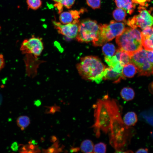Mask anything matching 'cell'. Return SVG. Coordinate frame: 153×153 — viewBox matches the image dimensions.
I'll list each match as a JSON object with an SVG mask.
<instances>
[{
  "instance_id": "obj_18",
  "label": "cell",
  "mask_w": 153,
  "mask_h": 153,
  "mask_svg": "<svg viewBox=\"0 0 153 153\" xmlns=\"http://www.w3.org/2000/svg\"><path fill=\"white\" fill-rule=\"evenodd\" d=\"M94 146V143L91 140L86 139L81 143L80 149L83 153H93Z\"/></svg>"
},
{
  "instance_id": "obj_9",
  "label": "cell",
  "mask_w": 153,
  "mask_h": 153,
  "mask_svg": "<svg viewBox=\"0 0 153 153\" xmlns=\"http://www.w3.org/2000/svg\"><path fill=\"white\" fill-rule=\"evenodd\" d=\"M79 23L64 24L55 21L53 24L58 33L70 39L75 38L77 35Z\"/></svg>"
},
{
  "instance_id": "obj_14",
  "label": "cell",
  "mask_w": 153,
  "mask_h": 153,
  "mask_svg": "<svg viewBox=\"0 0 153 153\" xmlns=\"http://www.w3.org/2000/svg\"><path fill=\"white\" fill-rule=\"evenodd\" d=\"M114 55L123 66L131 62V56L120 48L116 50Z\"/></svg>"
},
{
  "instance_id": "obj_26",
  "label": "cell",
  "mask_w": 153,
  "mask_h": 153,
  "mask_svg": "<svg viewBox=\"0 0 153 153\" xmlns=\"http://www.w3.org/2000/svg\"><path fill=\"white\" fill-rule=\"evenodd\" d=\"M106 144L100 142L94 145L93 153H106Z\"/></svg>"
},
{
  "instance_id": "obj_39",
  "label": "cell",
  "mask_w": 153,
  "mask_h": 153,
  "mask_svg": "<svg viewBox=\"0 0 153 153\" xmlns=\"http://www.w3.org/2000/svg\"></svg>"
},
{
  "instance_id": "obj_4",
  "label": "cell",
  "mask_w": 153,
  "mask_h": 153,
  "mask_svg": "<svg viewBox=\"0 0 153 153\" xmlns=\"http://www.w3.org/2000/svg\"><path fill=\"white\" fill-rule=\"evenodd\" d=\"M131 62L136 67L139 76L153 75V50L142 48L131 56Z\"/></svg>"
},
{
  "instance_id": "obj_35",
  "label": "cell",
  "mask_w": 153,
  "mask_h": 153,
  "mask_svg": "<svg viewBox=\"0 0 153 153\" xmlns=\"http://www.w3.org/2000/svg\"><path fill=\"white\" fill-rule=\"evenodd\" d=\"M34 105L37 107H39L41 105V101L39 99L37 100L34 101Z\"/></svg>"
},
{
  "instance_id": "obj_27",
  "label": "cell",
  "mask_w": 153,
  "mask_h": 153,
  "mask_svg": "<svg viewBox=\"0 0 153 153\" xmlns=\"http://www.w3.org/2000/svg\"><path fill=\"white\" fill-rule=\"evenodd\" d=\"M24 152L31 153H39L41 152V150L38 147V146L29 144L23 148Z\"/></svg>"
},
{
  "instance_id": "obj_5",
  "label": "cell",
  "mask_w": 153,
  "mask_h": 153,
  "mask_svg": "<svg viewBox=\"0 0 153 153\" xmlns=\"http://www.w3.org/2000/svg\"><path fill=\"white\" fill-rule=\"evenodd\" d=\"M124 23L112 20L109 24H99V31L97 40L93 43L95 46H101L121 34L125 28Z\"/></svg>"
},
{
  "instance_id": "obj_32",
  "label": "cell",
  "mask_w": 153,
  "mask_h": 153,
  "mask_svg": "<svg viewBox=\"0 0 153 153\" xmlns=\"http://www.w3.org/2000/svg\"><path fill=\"white\" fill-rule=\"evenodd\" d=\"M5 61L3 55L0 54V71L4 67Z\"/></svg>"
},
{
  "instance_id": "obj_3",
  "label": "cell",
  "mask_w": 153,
  "mask_h": 153,
  "mask_svg": "<svg viewBox=\"0 0 153 153\" xmlns=\"http://www.w3.org/2000/svg\"><path fill=\"white\" fill-rule=\"evenodd\" d=\"M141 31L137 28H125L123 32L116 37V41L119 48L131 56L143 48Z\"/></svg>"
},
{
  "instance_id": "obj_22",
  "label": "cell",
  "mask_w": 153,
  "mask_h": 153,
  "mask_svg": "<svg viewBox=\"0 0 153 153\" xmlns=\"http://www.w3.org/2000/svg\"><path fill=\"white\" fill-rule=\"evenodd\" d=\"M64 147H59V141L57 140L50 147L46 149H43L42 151L44 153H58L62 151Z\"/></svg>"
},
{
  "instance_id": "obj_1",
  "label": "cell",
  "mask_w": 153,
  "mask_h": 153,
  "mask_svg": "<svg viewBox=\"0 0 153 153\" xmlns=\"http://www.w3.org/2000/svg\"><path fill=\"white\" fill-rule=\"evenodd\" d=\"M119 107L116 100L111 99L108 95L98 99L93 105L94 123L92 127L97 137H99L101 130L106 134L109 133L113 116Z\"/></svg>"
},
{
  "instance_id": "obj_29",
  "label": "cell",
  "mask_w": 153,
  "mask_h": 153,
  "mask_svg": "<svg viewBox=\"0 0 153 153\" xmlns=\"http://www.w3.org/2000/svg\"><path fill=\"white\" fill-rule=\"evenodd\" d=\"M87 5L94 9L100 8L101 4V0H86Z\"/></svg>"
},
{
  "instance_id": "obj_6",
  "label": "cell",
  "mask_w": 153,
  "mask_h": 153,
  "mask_svg": "<svg viewBox=\"0 0 153 153\" xmlns=\"http://www.w3.org/2000/svg\"><path fill=\"white\" fill-rule=\"evenodd\" d=\"M99 31V24L95 20L89 19L80 22L76 39L78 42L93 43L97 40Z\"/></svg>"
},
{
  "instance_id": "obj_23",
  "label": "cell",
  "mask_w": 153,
  "mask_h": 153,
  "mask_svg": "<svg viewBox=\"0 0 153 153\" xmlns=\"http://www.w3.org/2000/svg\"><path fill=\"white\" fill-rule=\"evenodd\" d=\"M17 123L18 126L23 130L29 126L30 123V120L28 116H22L18 118Z\"/></svg>"
},
{
  "instance_id": "obj_34",
  "label": "cell",
  "mask_w": 153,
  "mask_h": 153,
  "mask_svg": "<svg viewBox=\"0 0 153 153\" xmlns=\"http://www.w3.org/2000/svg\"><path fill=\"white\" fill-rule=\"evenodd\" d=\"M80 148L78 147H71L70 148V151L71 152H78L80 150Z\"/></svg>"
},
{
  "instance_id": "obj_21",
  "label": "cell",
  "mask_w": 153,
  "mask_h": 153,
  "mask_svg": "<svg viewBox=\"0 0 153 153\" xmlns=\"http://www.w3.org/2000/svg\"><path fill=\"white\" fill-rule=\"evenodd\" d=\"M102 50L105 56H112L114 55L116 52L114 45L110 43L104 44L102 47Z\"/></svg>"
},
{
  "instance_id": "obj_19",
  "label": "cell",
  "mask_w": 153,
  "mask_h": 153,
  "mask_svg": "<svg viewBox=\"0 0 153 153\" xmlns=\"http://www.w3.org/2000/svg\"><path fill=\"white\" fill-rule=\"evenodd\" d=\"M141 38L144 49L147 50H153V33L148 36H141Z\"/></svg>"
},
{
  "instance_id": "obj_8",
  "label": "cell",
  "mask_w": 153,
  "mask_h": 153,
  "mask_svg": "<svg viewBox=\"0 0 153 153\" xmlns=\"http://www.w3.org/2000/svg\"><path fill=\"white\" fill-rule=\"evenodd\" d=\"M44 49L42 39L33 37L24 40L21 44L20 50L23 54H30L37 58L40 55Z\"/></svg>"
},
{
  "instance_id": "obj_16",
  "label": "cell",
  "mask_w": 153,
  "mask_h": 153,
  "mask_svg": "<svg viewBox=\"0 0 153 153\" xmlns=\"http://www.w3.org/2000/svg\"><path fill=\"white\" fill-rule=\"evenodd\" d=\"M55 4L54 6L58 9L59 13L63 10V7L67 8H71L74 5L75 0H52Z\"/></svg>"
},
{
  "instance_id": "obj_36",
  "label": "cell",
  "mask_w": 153,
  "mask_h": 153,
  "mask_svg": "<svg viewBox=\"0 0 153 153\" xmlns=\"http://www.w3.org/2000/svg\"><path fill=\"white\" fill-rule=\"evenodd\" d=\"M51 141L54 143L57 141V138L56 137L54 136H52L51 139Z\"/></svg>"
},
{
  "instance_id": "obj_7",
  "label": "cell",
  "mask_w": 153,
  "mask_h": 153,
  "mask_svg": "<svg viewBox=\"0 0 153 153\" xmlns=\"http://www.w3.org/2000/svg\"><path fill=\"white\" fill-rule=\"evenodd\" d=\"M139 14L129 18L126 23L131 27L143 29L153 25V15L152 10H147L145 6L139 5L138 7Z\"/></svg>"
},
{
  "instance_id": "obj_37",
  "label": "cell",
  "mask_w": 153,
  "mask_h": 153,
  "mask_svg": "<svg viewBox=\"0 0 153 153\" xmlns=\"http://www.w3.org/2000/svg\"><path fill=\"white\" fill-rule=\"evenodd\" d=\"M29 143L34 145H37V142L34 140H32L31 141L29 142Z\"/></svg>"
},
{
  "instance_id": "obj_25",
  "label": "cell",
  "mask_w": 153,
  "mask_h": 153,
  "mask_svg": "<svg viewBox=\"0 0 153 153\" xmlns=\"http://www.w3.org/2000/svg\"><path fill=\"white\" fill-rule=\"evenodd\" d=\"M105 60L109 67L112 68L120 62L115 55L111 57L105 56Z\"/></svg>"
},
{
  "instance_id": "obj_30",
  "label": "cell",
  "mask_w": 153,
  "mask_h": 153,
  "mask_svg": "<svg viewBox=\"0 0 153 153\" xmlns=\"http://www.w3.org/2000/svg\"><path fill=\"white\" fill-rule=\"evenodd\" d=\"M153 33V25L147 27L141 31V36L146 37L149 36Z\"/></svg>"
},
{
  "instance_id": "obj_11",
  "label": "cell",
  "mask_w": 153,
  "mask_h": 153,
  "mask_svg": "<svg viewBox=\"0 0 153 153\" xmlns=\"http://www.w3.org/2000/svg\"><path fill=\"white\" fill-rule=\"evenodd\" d=\"M124 78L122 74L113 71L110 67L106 68L103 77V79L109 80L113 81L114 83H117L120 82L121 79Z\"/></svg>"
},
{
  "instance_id": "obj_28",
  "label": "cell",
  "mask_w": 153,
  "mask_h": 153,
  "mask_svg": "<svg viewBox=\"0 0 153 153\" xmlns=\"http://www.w3.org/2000/svg\"><path fill=\"white\" fill-rule=\"evenodd\" d=\"M46 108L45 113L47 114H54L57 112H60V107L56 104L51 106H45Z\"/></svg>"
},
{
  "instance_id": "obj_31",
  "label": "cell",
  "mask_w": 153,
  "mask_h": 153,
  "mask_svg": "<svg viewBox=\"0 0 153 153\" xmlns=\"http://www.w3.org/2000/svg\"><path fill=\"white\" fill-rule=\"evenodd\" d=\"M133 3L135 4H138L139 5L146 6H147V2L150 0H131Z\"/></svg>"
},
{
  "instance_id": "obj_15",
  "label": "cell",
  "mask_w": 153,
  "mask_h": 153,
  "mask_svg": "<svg viewBox=\"0 0 153 153\" xmlns=\"http://www.w3.org/2000/svg\"><path fill=\"white\" fill-rule=\"evenodd\" d=\"M123 120L126 126L129 127L133 126L135 125L137 122V116L134 112H128L124 115Z\"/></svg>"
},
{
  "instance_id": "obj_17",
  "label": "cell",
  "mask_w": 153,
  "mask_h": 153,
  "mask_svg": "<svg viewBox=\"0 0 153 153\" xmlns=\"http://www.w3.org/2000/svg\"><path fill=\"white\" fill-rule=\"evenodd\" d=\"M120 95L124 100L129 101L132 100L135 95V92L132 88L130 87H124L121 90Z\"/></svg>"
},
{
  "instance_id": "obj_2",
  "label": "cell",
  "mask_w": 153,
  "mask_h": 153,
  "mask_svg": "<svg viewBox=\"0 0 153 153\" xmlns=\"http://www.w3.org/2000/svg\"><path fill=\"white\" fill-rule=\"evenodd\" d=\"M76 67L82 78L97 83H100L103 79L106 68L99 58L93 56L82 58Z\"/></svg>"
},
{
  "instance_id": "obj_38",
  "label": "cell",
  "mask_w": 153,
  "mask_h": 153,
  "mask_svg": "<svg viewBox=\"0 0 153 153\" xmlns=\"http://www.w3.org/2000/svg\"><path fill=\"white\" fill-rule=\"evenodd\" d=\"M0 29H1V27L0 26Z\"/></svg>"
},
{
  "instance_id": "obj_24",
  "label": "cell",
  "mask_w": 153,
  "mask_h": 153,
  "mask_svg": "<svg viewBox=\"0 0 153 153\" xmlns=\"http://www.w3.org/2000/svg\"><path fill=\"white\" fill-rule=\"evenodd\" d=\"M28 8L36 10L40 8L42 4L41 0H27Z\"/></svg>"
},
{
  "instance_id": "obj_12",
  "label": "cell",
  "mask_w": 153,
  "mask_h": 153,
  "mask_svg": "<svg viewBox=\"0 0 153 153\" xmlns=\"http://www.w3.org/2000/svg\"><path fill=\"white\" fill-rule=\"evenodd\" d=\"M114 1L118 8L125 10L130 15L133 12L135 5L131 0H115Z\"/></svg>"
},
{
  "instance_id": "obj_20",
  "label": "cell",
  "mask_w": 153,
  "mask_h": 153,
  "mask_svg": "<svg viewBox=\"0 0 153 153\" xmlns=\"http://www.w3.org/2000/svg\"><path fill=\"white\" fill-rule=\"evenodd\" d=\"M126 12L125 10L118 8L113 11L112 15L114 18L117 21L126 22L125 19L127 15Z\"/></svg>"
},
{
  "instance_id": "obj_13",
  "label": "cell",
  "mask_w": 153,
  "mask_h": 153,
  "mask_svg": "<svg viewBox=\"0 0 153 153\" xmlns=\"http://www.w3.org/2000/svg\"><path fill=\"white\" fill-rule=\"evenodd\" d=\"M137 71V69L136 66L131 62L123 67L122 75L124 78H130L133 77Z\"/></svg>"
},
{
  "instance_id": "obj_10",
  "label": "cell",
  "mask_w": 153,
  "mask_h": 153,
  "mask_svg": "<svg viewBox=\"0 0 153 153\" xmlns=\"http://www.w3.org/2000/svg\"><path fill=\"white\" fill-rule=\"evenodd\" d=\"M85 10L84 9H81L78 11L71 10L61 12L59 16V20L61 23L64 24L78 23L80 22L78 19L80 15Z\"/></svg>"
},
{
  "instance_id": "obj_33",
  "label": "cell",
  "mask_w": 153,
  "mask_h": 153,
  "mask_svg": "<svg viewBox=\"0 0 153 153\" xmlns=\"http://www.w3.org/2000/svg\"><path fill=\"white\" fill-rule=\"evenodd\" d=\"M148 149L147 148H141L137 150L135 153H148Z\"/></svg>"
}]
</instances>
